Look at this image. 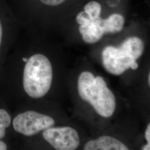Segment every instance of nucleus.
Here are the masks:
<instances>
[{"instance_id":"f03ea898","label":"nucleus","mask_w":150,"mask_h":150,"mask_svg":"<svg viewBox=\"0 0 150 150\" xmlns=\"http://www.w3.org/2000/svg\"><path fill=\"white\" fill-rule=\"evenodd\" d=\"M144 51V43L137 37L127 38L118 47L107 46L102 51V64L107 72L114 75L122 74L129 69L136 70V59Z\"/></svg>"},{"instance_id":"6e6552de","label":"nucleus","mask_w":150,"mask_h":150,"mask_svg":"<svg viewBox=\"0 0 150 150\" xmlns=\"http://www.w3.org/2000/svg\"><path fill=\"white\" fill-rule=\"evenodd\" d=\"M124 24V17L118 13L111 15L106 19H102V27L105 33L120 32L123 29Z\"/></svg>"},{"instance_id":"dca6fc26","label":"nucleus","mask_w":150,"mask_h":150,"mask_svg":"<svg viewBox=\"0 0 150 150\" xmlns=\"http://www.w3.org/2000/svg\"><path fill=\"white\" fill-rule=\"evenodd\" d=\"M150 144H147L146 145H145L143 148L142 150H150Z\"/></svg>"},{"instance_id":"423d86ee","label":"nucleus","mask_w":150,"mask_h":150,"mask_svg":"<svg viewBox=\"0 0 150 150\" xmlns=\"http://www.w3.org/2000/svg\"><path fill=\"white\" fill-rule=\"evenodd\" d=\"M102 19L99 17L96 20H91L80 26L79 31L85 42L96 43L105 34L102 27Z\"/></svg>"},{"instance_id":"9d476101","label":"nucleus","mask_w":150,"mask_h":150,"mask_svg":"<svg viewBox=\"0 0 150 150\" xmlns=\"http://www.w3.org/2000/svg\"><path fill=\"white\" fill-rule=\"evenodd\" d=\"M11 122L9 113L4 109H0V139L5 136L6 129L10 126Z\"/></svg>"},{"instance_id":"9b49d317","label":"nucleus","mask_w":150,"mask_h":150,"mask_svg":"<svg viewBox=\"0 0 150 150\" xmlns=\"http://www.w3.org/2000/svg\"><path fill=\"white\" fill-rule=\"evenodd\" d=\"M77 22L81 25L91 21L90 17L85 11H82L80 12L76 17Z\"/></svg>"},{"instance_id":"39448f33","label":"nucleus","mask_w":150,"mask_h":150,"mask_svg":"<svg viewBox=\"0 0 150 150\" xmlns=\"http://www.w3.org/2000/svg\"><path fill=\"white\" fill-rule=\"evenodd\" d=\"M43 137L56 150H76L80 145L77 131L70 127H50L44 130Z\"/></svg>"},{"instance_id":"ddd939ff","label":"nucleus","mask_w":150,"mask_h":150,"mask_svg":"<svg viewBox=\"0 0 150 150\" xmlns=\"http://www.w3.org/2000/svg\"><path fill=\"white\" fill-rule=\"evenodd\" d=\"M145 138L147 140V144H150V125L149 124L146 132H145Z\"/></svg>"},{"instance_id":"20e7f679","label":"nucleus","mask_w":150,"mask_h":150,"mask_svg":"<svg viewBox=\"0 0 150 150\" xmlns=\"http://www.w3.org/2000/svg\"><path fill=\"white\" fill-rule=\"evenodd\" d=\"M54 125V121L51 117L32 111L18 114L13 121L16 132L27 136L37 134Z\"/></svg>"},{"instance_id":"f257e3e1","label":"nucleus","mask_w":150,"mask_h":150,"mask_svg":"<svg viewBox=\"0 0 150 150\" xmlns=\"http://www.w3.org/2000/svg\"><path fill=\"white\" fill-rule=\"evenodd\" d=\"M77 88L81 98L91 104L96 112L103 117L112 116L116 108V98L101 76L95 77L84 71L79 77Z\"/></svg>"},{"instance_id":"4468645a","label":"nucleus","mask_w":150,"mask_h":150,"mask_svg":"<svg viewBox=\"0 0 150 150\" xmlns=\"http://www.w3.org/2000/svg\"><path fill=\"white\" fill-rule=\"evenodd\" d=\"M7 149V146L5 143L0 140V150H6Z\"/></svg>"},{"instance_id":"2eb2a0df","label":"nucleus","mask_w":150,"mask_h":150,"mask_svg":"<svg viewBox=\"0 0 150 150\" xmlns=\"http://www.w3.org/2000/svg\"><path fill=\"white\" fill-rule=\"evenodd\" d=\"M2 27L1 23L0 22V46L1 43V41H2Z\"/></svg>"},{"instance_id":"0eeeda50","label":"nucleus","mask_w":150,"mask_h":150,"mask_svg":"<svg viewBox=\"0 0 150 150\" xmlns=\"http://www.w3.org/2000/svg\"><path fill=\"white\" fill-rule=\"evenodd\" d=\"M85 150H128L129 149L122 142L114 137L102 136L97 139L86 143Z\"/></svg>"},{"instance_id":"7ed1b4c3","label":"nucleus","mask_w":150,"mask_h":150,"mask_svg":"<svg viewBox=\"0 0 150 150\" xmlns=\"http://www.w3.org/2000/svg\"><path fill=\"white\" fill-rule=\"evenodd\" d=\"M52 77V67L48 58L42 54H34L28 59L24 68V90L32 98L42 97L51 88Z\"/></svg>"},{"instance_id":"f8f14e48","label":"nucleus","mask_w":150,"mask_h":150,"mask_svg":"<svg viewBox=\"0 0 150 150\" xmlns=\"http://www.w3.org/2000/svg\"><path fill=\"white\" fill-rule=\"evenodd\" d=\"M45 5L50 6H56L64 3L66 0H40Z\"/></svg>"},{"instance_id":"1a4fd4ad","label":"nucleus","mask_w":150,"mask_h":150,"mask_svg":"<svg viewBox=\"0 0 150 150\" xmlns=\"http://www.w3.org/2000/svg\"><path fill=\"white\" fill-rule=\"evenodd\" d=\"M84 10L88 14L91 20H95L100 17L101 6L97 2L91 1L85 6Z\"/></svg>"},{"instance_id":"f3484780","label":"nucleus","mask_w":150,"mask_h":150,"mask_svg":"<svg viewBox=\"0 0 150 150\" xmlns=\"http://www.w3.org/2000/svg\"><path fill=\"white\" fill-rule=\"evenodd\" d=\"M148 83H149V86L150 85V74H149V76H148Z\"/></svg>"},{"instance_id":"a211bd4d","label":"nucleus","mask_w":150,"mask_h":150,"mask_svg":"<svg viewBox=\"0 0 150 150\" xmlns=\"http://www.w3.org/2000/svg\"><path fill=\"white\" fill-rule=\"evenodd\" d=\"M22 60H23V61H24V62H26L27 61V60H28V59H26V58H25V57H23V58L22 59Z\"/></svg>"}]
</instances>
